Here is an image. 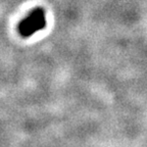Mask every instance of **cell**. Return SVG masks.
<instances>
[{"mask_svg":"<svg viewBox=\"0 0 147 147\" xmlns=\"http://www.w3.org/2000/svg\"><path fill=\"white\" fill-rule=\"evenodd\" d=\"M43 20H44L43 13H42L41 10H36V11H34L32 13V16H30L26 21H24L23 23H22V26H21L22 34L28 36V35L32 34L37 29L42 28L44 25Z\"/></svg>","mask_w":147,"mask_h":147,"instance_id":"1","label":"cell"}]
</instances>
